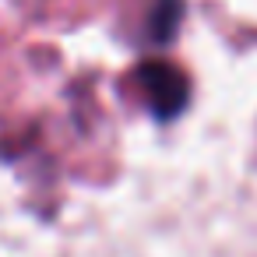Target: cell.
<instances>
[{
  "label": "cell",
  "mask_w": 257,
  "mask_h": 257,
  "mask_svg": "<svg viewBox=\"0 0 257 257\" xmlns=\"http://www.w3.org/2000/svg\"><path fill=\"white\" fill-rule=\"evenodd\" d=\"M127 85L155 120H173L190 102V78L173 60H141L127 74Z\"/></svg>",
  "instance_id": "6da1fadb"
}]
</instances>
